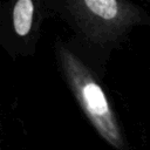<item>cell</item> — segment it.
<instances>
[{"mask_svg":"<svg viewBox=\"0 0 150 150\" xmlns=\"http://www.w3.org/2000/svg\"><path fill=\"white\" fill-rule=\"evenodd\" d=\"M2 19L13 39L23 45L30 43L40 26L49 14L47 0H7L2 5Z\"/></svg>","mask_w":150,"mask_h":150,"instance_id":"obj_3","label":"cell"},{"mask_svg":"<svg viewBox=\"0 0 150 150\" xmlns=\"http://www.w3.org/2000/svg\"><path fill=\"white\" fill-rule=\"evenodd\" d=\"M49 13L60 15L86 42L105 48L121 42L150 14L131 0H47Z\"/></svg>","mask_w":150,"mask_h":150,"instance_id":"obj_1","label":"cell"},{"mask_svg":"<svg viewBox=\"0 0 150 150\" xmlns=\"http://www.w3.org/2000/svg\"><path fill=\"white\" fill-rule=\"evenodd\" d=\"M145 1H148V2H150V0H145Z\"/></svg>","mask_w":150,"mask_h":150,"instance_id":"obj_4","label":"cell"},{"mask_svg":"<svg viewBox=\"0 0 150 150\" xmlns=\"http://www.w3.org/2000/svg\"><path fill=\"white\" fill-rule=\"evenodd\" d=\"M63 76L81 110L101 136L116 150H125L122 128L103 88L87 64L62 42L55 47Z\"/></svg>","mask_w":150,"mask_h":150,"instance_id":"obj_2","label":"cell"}]
</instances>
